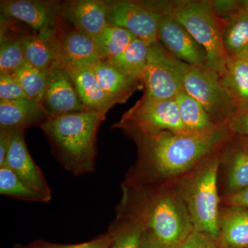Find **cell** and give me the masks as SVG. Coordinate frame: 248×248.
<instances>
[{"label":"cell","instance_id":"1","mask_svg":"<svg viewBox=\"0 0 248 248\" xmlns=\"http://www.w3.org/2000/svg\"><path fill=\"white\" fill-rule=\"evenodd\" d=\"M231 134L228 127L222 126L202 133L163 131L130 137L138 148V159L122 185H173L219 151Z\"/></svg>","mask_w":248,"mask_h":248},{"label":"cell","instance_id":"2","mask_svg":"<svg viewBox=\"0 0 248 248\" xmlns=\"http://www.w3.org/2000/svg\"><path fill=\"white\" fill-rule=\"evenodd\" d=\"M122 187L117 217L138 222L163 244L179 248L195 230L174 186Z\"/></svg>","mask_w":248,"mask_h":248},{"label":"cell","instance_id":"3","mask_svg":"<svg viewBox=\"0 0 248 248\" xmlns=\"http://www.w3.org/2000/svg\"><path fill=\"white\" fill-rule=\"evenodd\" d=\"M105 118L103 114L86 110L49 116L40 127L62 167L81 175L94 171L97 132Z\"/></svg>","mask_w":248,"mask_h":248},{"label":"cell","instance_id":"4","mask_svg":"<svg viewBox=\"0 0 248 248\" xmlns=\"http://www.w3.org/2000/svg\"><path fill=\"white\" fill-rule=\"evenodd\" d=\"M160 14H166L180 23L205 49L208 68L220 74L229 57L223 45L224 19L209 0L146 1Z\"/></svg>","mask_w":248,"mask_h":248},{"label":"cell","instance_id":"5","mask_svg":"<svg viewBox=\"0 0 248 248\" xmlns=\"http://www.w3.org/2000/svg\"><path fill=\"white\" fill-rule=\"evenodd\" d=\"M221 149L173 184L187 209L194 229L218 240L221 205L218 173Z\"/></svg>","mask_w":248,"mask_h":248},{"label":"cell","instance_id":"6","mask_svg":"<svg viewBox=\"0 0 248 248\" xmlns=\"http://www.w3.org/2000/svg\"><path fill=\"white\" fill-rule=\"evenodd\" d=\"M128 138L163 131L189 132L183 124L174 99H151L142 96L113 125Z\"/></svg>","mask_w":248,"mask_h":248},{"label":"cell","instance_id":"7","mask_svg":"<svg viewBox=\"0 0 248 248\" xmlns=\"http://www.w3.org/2000/svg\"><path fill=\"white\" fill-rule=\"evenodd\" d=\"M190 66L173 56L159 41L151 44L142 79L143 96L151 99H174L184 90V79Z\"/></svg>","mask_w":248,"mask_h":248},{"label":"cell","instance_id":"8","mask_svg":"<svg viewBox=\"0 0 248 248\" xmlns=\"http://www.w3.org/2000/svg\"><path fill=\"white\" fill-rule=\"evenodd\" d=\"M184 90L200 103L218 126H227L237 110L218 73L208 67L190 66L184 79Z\"/></svg>","mask_w":248,"mask_h":248},{"label":"cell","instance_id":"9","mask_svg":"<svg viewBox=\"0 0 248 248\" xmlns=\"http://www.w3.org/2000/svg\"><path fill=\"white\" fill-rule=\"evenodd\" d=\"M108 25L122 28L150 45L158 40L161 14L146 1H107Z\"/></svg>","mask_w":248,"mask_h":248},{"label":"cell","instance_id":"10","mask_svg":"<svg viewBox=\"0 0 248 248\" xmlns=\"http://www.w3.org/2000/svg\"><path fill=\"white\" fill-rule=\"evenodd\" d=\"M218 186L221 198L248 187V138L232 133L222 146Z\"/></svg>","mask_w":248,"mask_h":248},{"label":"cell","instance_id":"11","mask_svg":"<svg viewBox=\"0 0 248 248\" xmlns=\"http://www.w3.org/2000/svg\"><path fill=\"white\" fill-rule=\"evenodd\" d=\"M158 41L178 60L190 66L206 68L208 56L202 45L174 18L161 14Z\"/></svg>","mask_w":248,"mask_h":248},{"label":"cell","instance_id":"12","mask_svg":"<svg viewBox=\"0 0 248 248\" xmlns=\"http://www.w3.org/2000/svg\"><path fill=\"white\" fill-rule=\"evenodd\" d=\"M60 5L53 1L35 0L1 1V17L25 23L33 30L34 33L58 32V19L62 18Z\"/></svg>","mask_w":248,"mask_h":248},{"label":"cell","instance_id":"13","mask_svg":"<svg viewBox=\"0 0 248 248\" xmlns=\"http://www.w3.org/2000/svg\"><path fill=\"white\" fill-rule=\"evenodd\" d=\"M42 104L49 116L86 111L65 67H54L48 71V81Z\"/></svg>","mask_w":248,"mask_h":248},{"label":"cell","instance_id":"14","mask_svg":"<svg viewBox=\"0 0 248 248\" xmlns=\"http://www.w3.org/2000/svg\"><path fill=\"white\" fill-rule=\"evenodd\" d=\"M24 131V130H13L11 145L4 165L31 188L51 199V190L45 175L28 151Z\"/></svg>","mask_w":248,"mask_h":248},{"label":"cell","instance_id":"15","mask_svg":"<svg viewBox=\"0 0 248 248\" xmlns=\"http://www.w3.org/2000/svg\"><path fill=\"white\" fill-rule=\"evenodd\" d=\"M61 17L71 23L74 29L94 38L107 27V1L76 0L60 5Z\"/></svg>","mask_w":248,"mask_h":248},{"label":"cell","instance_id":"16","mask_svg":"<svg viewBox=\"0 0 248 248\" xmlns=\"http://www.w3.org/2000/svg\"><path fill=\"white\" fill-rule=\"evenodd\" d=\"M59 54L65 68H89L101 62L92 39L73 29L58 35Z\"/></svg>","mask_w":248,"mask_h":248},{"label":"cell","instance_id":"17","mask_svg":"<svg viewBox=\"0 0 248 248\" xmlns=\"http://www.w3.org/2000/svg\"><path fill=\"white\" fill-rule=\"evenodd\" d=\"M48 117L42 103L29 98L0 100V129L25 130L32 125L40 126Z\"/></svg>","mask_w":248,"mask_h":248},{"label":"cell","instance_id":"18","mask_svg":"<svg viewBox=\"0 0 248 248\" xmlns=\"http://www.w3.org/2000/svg\"><path fill=\"white\" fill-rule=\"evenodd\" d=\"M58 35V32H50L22 36L21 42L27 63L45 71L62 66L59 54Z\"/></svg>","mask_w":248,"mask_h":248},{"label":"cell","instance_id":"19","mask_svg":"<svg viewBox=\"0 0 248 248\" xmlns=\"http://www.w3.org/2000/svg\"><path fill=\"white\" fill-rule=\"evenodd\" d=\"M224 19L223 45L229 58L248 60V1L222 17Z\"/></svg>","mask_w":248,"mask_h":248},{"label":"cell","instance_id":"20","mask_svg":"<svg viewBox=\"0 0 248 248\" xmlns=\"http://www.w3.org/2000/svg\"><path fill=\"white\" fill-rule=\"evenodd\" d=\"M86 110L106 115L115 103L102 89L92 68H66Z\"/></svg>","mask_w":248,"mask_h":248},{"label":"cell","instance_id":"21","mask_svg":"<svg viewBox=\"0 0 248 248\" xmlns=\"http://www.w3.org/2000/svg\"><path fill=\"white\" fill-rule=\"evenodd\" d=\"M92 69L102 89L116 104L126 102L135 91L143 89L142 81L125 76L107 61H101Z\"/></svg>","mask_w":248,"mask_h":248},{"label":"cell","instance_id":"22","mask_svg":"<svg viewBox=\"0 0 248 248\" xmlns=\"http://www.w3.org/2000/svg\"><path fill=\"white\" fill-rule=\"evenodd\" d=\"M221 246L248 248V209L220 205L218 215Z\"/></svg>","mask_w":248,"mask_h":248},{"label":"cell","instance_id":"23","mask_svg":"<svg viewBox=\"0 0 248 248\" xmlns=\"http://www.w3.org/2000/svg\"><path fill=\"white\" fill-rule=\"evenodd\" d=\"M218 76L236 108H248V60L230 58Z\"/></svg>","mask_w":248,"mask_h":248},{"label":"cell","instance_id":"24","mask_svg":"<svg viewBox=\"0 0 248 248\" xmlns=\"http://www.w3.org/2000/svg\"><path fill=\"white\" fill-rule=\"evenodd\" d=\"M184 126L191 133L210 131L218 126L200 103L191 97L185 90L174 97Z\"/></svg>","mask_w":248,"mask_h":248},{"label":"cell","instance_id":"25","mask_svg":"<svg viewBox=\"0 0 248 248\" xmlns=\"http://www.w3.org/2000/svg\"><path fill=\"white\" fill-rule=\"evenodd\" d=\"M148 46L135 38L123 53L107 62L129 78L142 81L148 62Z\"/></svg>","mask_w":248,"mask_h":248},{"label":"cell","instance_id":"26","mask_svg":"<svg viewBox=\"0 0 248 248\" xmlns=\"http://www.w3.org/2000/svg\"><path fill=\"white\" fill-rule=\"evenodd\" d=\"M136 37L122 28L108 25L93 39L101 61H109L123 53Z\"/></svg>","mask_w":248,"mask_h":248},{"label":"cell","instance_id":"27","mask_svg":"<svg viewBox=\"0 0 248 248\" xmlns=\"http://www.w3.org/2000/svg\"><path fill=\"white\" fill-rule=\"evenodd\" d=\"M0 193L27 202L46 203L51 199L27 186L9 167H0Z\"/></svg>","mask_w":248,"mask_h":248},{"label":"cell","instance_id":"28","mask_svg":"<svg viewBox=\"0 0 248 248\" xmlns=\"http://www.w3.org/2000/svg\"><path fill=\"white\" fill-rule=\"evenodd\" d=\"M28 98L42 102L48 81V71H42L26 63L14 73Z\"/></svg>","mask_w":248,"mask_h":248},{"label":"cell","instance_id":"29","mask_svg":"<svg viewBox=\"0 0 248 248\" xmlns=\"http://www.w3.org/2000/svg\"><path fill=\"white\" fill-rule=\"evenodd\" d=\"M22 36L9 37L1 32L0 75H13L27 63L23 51Z\"/></svg>","mask_w":248,"mask_h":248},{"label":"cell","instance_id":"30","mask_svg":"<svg viewBox=\"0 0 248 248\" xmlns=\"http://www.w3.org/2000/svg\"><path fill=\"white\" fill-rule=\"evenodd\" d=\"M110 228L114 233L113 242L110 248H140L144 229L138 222L117 217Z\"/></svg>","mask_w":248,"mask_h":248},{"label":"cell","instance_id":"31","mask_svg":"<svg viewBox=\"0 0 248 248\" xmlns=\"http://www.w3.org/2000/svg\"><path fill=\"white\" fill-rule=\"evenodd\" d=\"M114 233L110 228L106 234L99 237L79 244H58L48 242L44 240H37L29 246L32 248H110L113 242Z\"/></svg>","mask_w":248,"mask_h":248},{"label":"cell","instance_id":"32","mask_svg":"<svg viewBox=\"0 0 248 248\" xmlns=\"http://www.w3.org/2000/svg\"><path fill=\"white\" fill-rule=\"evenodd\" d=\"M28 98L14 75H0V100L14 101Z\"/></svg>","mask_w":248,"mask_h":248},{"label":"cell","instance_id":"33","mask_svg":"<svg viewBox=\"0 0 248 248\" xmlns=\"http://www.w3.org/2000/svg\"><path fill=\"white\" fill-rule=\"evenodd\" d=\"M179 248H221V245L208 233L194 230Z\"/></svg>","mask_w":248,"mask_h":248},{"label":"cell","instance_id":"34","mask_svg":"<svg viewBox=\"0 0 248 248\" xmlns=\"http://www.w3.org/2000/svg\"><path fill=\"white\" fill-rule=\"evenodd\" d=\"M227 127L232 133L248 138V108L237 109Z\"/></svg>","mask_w":248,"mask_h":248},{"label":"cell","instance_id":"35","mask_svg":"<svg viewBox=\"0 0 248 248\" xmlns=\"http://www.w3.org/2000/svg\"><path fill=\"white\" fill-rule=\"evenodd\" d=\"M221 205L248 209V187L232 195L221 197Z\"/></svg>","mask_w":248,"mask_h":248},{"label":"cell","instance_id":"36","mask_svg":"<svg viewBox=\"0 0 248 248\" xmlns=\"http://www.w3.org/2000/svg\"><path fill=\"white\" fill-rule=\"evenodd\" d=\"M13 130L0 129V167L4 166L9 152Z\"/></svg>","mask_w":248,"mask_h":248},{"label":"cell","instance_id":"37","mask_svg":"<svg viewBox=\"0 0 248 248\" xmlns=\"http://www.w3.org/2000/svg\"><path fill=\"white\" fill-rule=\"evenodd\" d=\"M178 248L170 247V246H166L156 239L153 235L149 234L147 232H143V236H142L141 242H140V248Z\"/></svg>","mask_w":248,"mask_h":248},{"label":"cell","instance_id":"38","mask_svg":"<svg viewBox=\"0 0 248 248\" xmlns=\"http://www.w3.org/2000/svg\"><path fill=\"white\" fill-rule=\"evenodd\" d=\"M32 248L30 246H22V245H16V246H15L14 248Z\"/></svg>","mask_w":248,"mask_h":248},{"label":"cell","instance_id":"39","mask_svg":"<svg viewBox=\"0 0 248 248\" xmlns=\"http://www.w3.org/2000/svg\"><path fill=\"white\" fill-rule=\"evenodd\" d=\"M221 248H236L231 247V246H221Z\"/></svg>","mask_w":248,"mask_h":248}]
</instances>
